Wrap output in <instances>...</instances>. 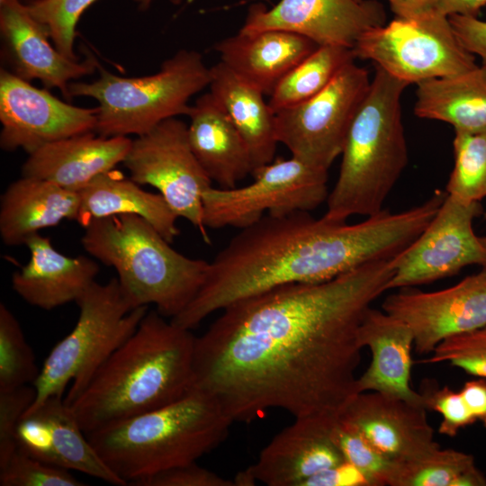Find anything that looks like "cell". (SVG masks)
Instances as JSON below:
<instances>
[{
  "mask_svg": "<svg viewBox=\"0 0 486 486\" xmlns=\"http://www.w3.org/2000/svg\"><path fill=\"white\" fill-rule=\"evenodd\" d=\"M390 260L228 305L195 338L192 389L216 398L233 422H251L271 409L294 418L339 416L358 394V331L389 290Z\"/></svg>",
  "mask_w": 486,
  "mask_h": 486,
  "instance_id": "6da1fadb",
  "label": "cell"
},
{
  "mask_svg": "<svg viewBox=\"0 0 486 486\" xmlns=\"http://www.w3.org/2000/svg\"><path fill=\"white\" fill-rule=\"evenodd\" d=\"M428 220L419 205L400 212L383 209L355 224L305 211L266 214L215 256L198 293L171 320L193 329L238 300L281 285L326 282L366 263L392 259Z\"/></svg>",
  "mask_w": 486,
  "mask_h": 486,
  "instance_id": "7a4b0ae2",
  "label": "cell"
},
{
  "mask_svg": "<svg viewBox=\"0 0 486 486\" xmlns=\"http://www.w3.org/2000/svg\"><path fill=\"white\" fill-rule=\"evenodd\" d=\"M195 338L191 329L148 311L69 404L86 435L186 395L193 384Z\"/></svg>",
  "mask_w": 486,
  "mask_h": 486,
  "instance_id": "3957f363",
  "label": "cell"
},
{
  "mask_svg": "<svg viewBox=\"0 0 486 486\" xmlns=\"http://www.w3.org/2000/svg\"><path fill=\"white\" fill-rule=\"evenodd\" d=\"M232 419L200 390L176 401L86 434L106 465L126 485L195 463L228 436Z\"/></svg>",
  "mask_w": 486,
  "mask_h": 486,
  "instance_id": "277c9868",
  "label": "cell"
},
{
  "mask_svg": "<svg viewBox=\"0 0 486 486\" xmlns=\"http://www.w3.org/2000/svg\"><path fill=\"white\" fill-rule=\"evenodd\" d=\"M408 86L376 67L346 133L339 175L327 199L328 218L346 220L383 210L408 164L400 105Z\"/></svg>",
  "mask_w": 486,
  "mask_h": 486,
  "instance_id": "5b68a950",
  "label": "cell"
},
{
  "mask_svg": "<svg viewBox=\"0 0 486 486\" xmlns=\"http://www.w3.org/2000/svg\"><path fill=\"white\" fill-rule=\"evenodd\" d=\"M81 243L117 273L133 309L155 305L166 318L179 315L202 286L209 262L175 250L150 223L135 214L90 220Z\"/></svg>",
  "mask_w": 486,
  "mask_h": 486,
  "instance_id": "8992f818",
  "label": "cell"
},
{
  "mask_svg": "<svg viewBox=\"0 0 486 486\" xmlns=\"http://www.w3.org/2000/svg\"><path fill=\"white\" fill-rule=\"evenodd\" d=\"M92 82H72L69 99L85 96L99 105L94 131L104 137L141 136L165 120L188 115L189 100L211 82L202 55L180 50L152 75L124 77L99 66Z\"/></svg>",
  "mask_w": 486,
  "mask_h": 486,
  "instance_id": "52a82bcc",
  "label": "cell"
},
{
  "mask_svg": "<svg viewBox=\"0 0 486 486\" xmlns=\"http://www.w3.org/2000/svg\"><path fill=\"white\" fill-rule=\"evenodd\" d=\"M78 320L74 328L57 343L45 358L33 382L34 410L50 397H63L71 404L87 387L112 354L136 330L148 306L133 309L117 278L94 282L76 302ZM25 411V412H26Z\"/></svg>",
  "mask_w": 486,
  "mask_h": 486,
  "instance_id": "ba28073f",
  "label": "cell"
},
{
  "mask_svg": "<svg viewBox=\"0 0 486 486\" xmlns=\"http://www.w3.org/2000/svg\"><path fill=\"white\" fill-rule=\"evenodd\" d=\"M353 51L356 58L374 61L408 85L452 76L478 66L448 17L437 14L421 19L395 17L364 32Z\"/></svg>",
  "mask_w": 486,
  "mask_h": 486,
  "instance_id": "9c48e42d",
  "label": "cell"
},
{
  "mask_svg": "<svg viewBox=\"0 0 486 486\" xmlns=\"http://www.w3.org/2000/svg\"><path fill=\"white\" fill-rule=\"evenodd\" d=\"M254 181L233 188L209 187L202 195L206 228L244 229L266 214L310 212L327 201L328 170L295 157L277 158L256 168Z\"/></svg>",
  "mask_w": 486,
  "mask_h": 486,
  "instance_id": "30bf717a",
  "label": "cell"
},
{
  "mask_svg": "<svg viewBox=\"0 0 486 486\" xmlns=\"http://www.w3.org/2000/svg\"><path fill=\"white\" fill-rule=\"evenodd\" d=\"M369 72L346 65L320 92L275 112V136L292 157L328 170L341 155L352 120L364 98Z\"/></svg>",
  "mask_w": 486,
  "mask_h": 486,
  "instance_id": "8fae6325",
  "label": "cell"
},
{
  "mask_svg": "<svg viewBox=\"0 0 486 486\" xmlns=\"http://www.w3.org/2000/svg\"><path fill=\"white\" fill-rule=\"evenodd\" d=\"M122 163L131 180L155 187L178 218L188 220L210 243L202 195L212 181L192 150L185 122L170 118L138 136Z\"/></svg>",
  "mask_w": 486,
  "mask_h": 486,
  "instance_id": "7c38bea8",
  "label": "cell"
},
{
  "mask_svg": "<svg viewBox=\"0 0 486 486\" xmlns=\"http://www.w3.org/2000/svg\"><path fill=\"white\" fill-rule=\"evenodd\" d=\"M482 212L480 202H463L446 194L422 233L390 260L393 274L389 290L432 283L472 265L486 266V248L472 229Z\"/></svg>",
  "mask_w": 486,
  "mask_h": 486,
  "instance_id": "4fadbf2b",
  "label": "cell"
},
{
  "mask_svg": "<svg viewBox=\"0 0 486 486\" xmlns=\"http://www.w3.org/2000/svg\"><path fill=\"white\" fill-rule=\"evenodd\" d=\"M98 107L75 106L35 87L7 69L0 70V147L31 154L42 146L94 131Z\"/></svg>",
  "mask_w": 486,
  "mask_h": 486,
  "instance_id": "5bb4252c",
  "label": "cell"
},
{
  "mask_svg": "<svg viewBox=\"0 0 486 486\" xmlns=\"http://www.w3.org/2000/svg\"><path fill=\"white\" fill-rule=\"evenodd\" d=\"M403 289L387 296L382 308L411 329L418 355L430 354L449 337L486 326V266L443 290Z\"/></svg>",
  "mask_w": 486,
  "mask_h": 486,
  "instance_id": "9a60e30c",
  "label": "cell"
},
{
  "mask_svg": "<svg viewBox=\"0 0 486 486\" xmlns=\"http://www.w3.org/2000/svg\"><path fill=\"white\" fill-rule=\"evenodd\" d=\"M386 14L377 0H279L272 8L250 5L240 32L283 30L319 46L354 48L365 32L383 25Z\"/></svg>",
  "mask_w": 486,
  "mask_h": 486,
  "instance_id": "2e32d148",
  "label": "cell"
},
{
  "mask_svg": "<svg viewBox=\"0 0 486 486\" xmlns=\"http://www.w3.org/2000/svg\"><path fill=\"white\" fill-rule=\"evenodd\" d=\"M338 416L294 418L263 448L255 464L235 476L237 486H302L309 478L345 462L332 428Z\"/></svg>",
  "mask_w": 486,
  "mask_h": 486,
  "instance_id": "e0dca14e",
  "label": "cell"
},
{
  "mask_svg": "<svg viewBox=\"0 0 486 486\" xmlns=\"http://www.w3.org/2000/svg\"><path fill=\"white\" fill-rule=\"evenodd\" d=\"M16 443L19 450L49 464L126 485L103 461L63 397H50L26 411L17 427Z\"/></svg>",
  "mask_w": 486,
  "mask_h": 486,
  "instance_id": "ac0fdd59",
  "label": "cell"
},
{
  "mask_svg": "<svg viewBox=\"0 0 486 486\" xmlns=\"http://www.w3.org/2000/svg\"><path fill=\"white\" fill-rule=\"evenodd\" d=\"M0 34L10 72L29 82L39 80L47 89L57 88L68 100L69 85L100 66L92 55L84 61L62 55L46 29L19 0H0Z\"/></svg>",
  "mask_w": 486,
  "mask_h": 486,
  "instance_id": "d6986e66",
  "label": "cell"
},
{
  "mask_svg": "<svg viewBox=\"0 0 486 486\" xmlns=\"http://www.w3.org/2000/svg\"><path fill=\"white\" fill-rule=\"evenodd\" d=\"M427 410L398 397L364 392L346 405L338 418L358 430L381 454L400 462L440 446Z\"/></svg>",
  "mask_w": 486,
  "mask_h": 486,
  "instance_id": "ffe728a7",
  "label": "cell"
},
{
  "mask_svg": "<svg viewBox=\"0 0 486 486\" xmlns=\"http://www.w3.org/2000/svg\"><path fill=\"white\" fill-rule=\"evenodd\" d=\"M131 141L122 136H95L93 131L57 140L29 154L22 175L78 193L95 177L122 163Z\"/></svg>",
  "mask_w": 486,
  "mask_h": 486,
  "instance_id": "44dd1931",
  "label": "cell"
},
{
  "mask_svg": "<svg viewBox=\"0 0 486 486\" xmlns=\"http://www.w3.org/2000/svg\"><path fill=\"white\" fill-rule=\"evenodd\" d=\"M30 260L12 275L13 290L27 303L50 310L76 302L95 282L98 264L85 256H68L58 252L49 238L40 233L25 244Z\"/></svg>",
  "mask_w": 486,
  "mask_h": 486,
  "instance_id": "7402d4cb",
  "label": "cell"
},
{
  "mask_svg": "<svg viewBox=\"0 0 486 486\" xmlns=\"http://www.w3.org/2000/svg\"><path fill=\"white\" fill-rule=\"evenodd\" d=\"M362 348L368 347L372 359L357 377V392H378L424 406L420 392L410 385L414 336L401 320L373 307L365 314L359 331Z\"/></svg>",
  "mask_w": 486,
  "mask_h": 486,
  "instance_id": "603a6c76",
  "label": "cell"
},
{
  "mask_svg": "<svg viewBox=\"0 0 486 486\" xmlns=\"http://www.w3.org/2000/svg\"><path fill=\"white\" fill-rule=\"evenodd\" d=\"M319 45L287 31L238 32L214 45L220 61L265 94Z\"/></svg>",
  "mask_w": 486,
  "mask_h": 486,
  "instance_id": "cb8c5ba5",
  "label": "cell"
},
{
  "mask_svg": "<svg viewBox=\"0 0 486 486\" xmlns=\"http://www.w3.org/2000/svg\"><path fill=\"white\" fill-rule=\"evenodd\" d=\"M187 116L192 150L212 182L233 188L252 175L254 166L243 139L210 91L196 99Z\"/></svg>",
  "mask_w": 486,
  "mask_h": 486,
  "instance_id": "d4e9b609",
  "label": "cell"
},
{
  "mask_svg": "<svg viewBox=\"0 0 486 486\" xmlns=\"http://www.w3.org/2000/svg\"><path fill=\"white\" fill-rule=\"evenodd\" d=\"M80 206L77 192L48 180L22 176L0 199V236L4 244H25L40 230L63 220H76Z\"/></svg>",
  "mask_w": 486,
  "mask_h": 486,
  "instance_id": "484cf974",
  "label": "cell"
},
{
  "mask_svg": "<svg viewBox=\"0 0 486 486\" xmlns=\"http://www.w3.org/2000/svg\"><path fill=\"white\" fill-rule=\"evenodd\" d=\"M209 88L243 139L254 170L272 162L278 143L275 113L264 100L265 94L221 61L211 68Z\"/></svg>",
  "mask_w": 486,
  "mask_h": 486,
  "instance_id": "4316f807",
  "label": "cell"
},
{
  "mask_svg": "<svg viewBox=\"0 0 486 486\" xmlns=\"http://www.w3.org/2000/svg\"><path fill=\"white\" fill-rule=\"evenodd\" d=\"M79 193L76 221L85 227L90 220L121 214H135L150 223L168 242L179 235L178 216L160 194L143 190L130 178L111 170L90 182Z\"/></svg>",
  "mask_w": 486,
  "mask_h": 486,
  "instance_id": "83f0119b",
  "label": "cell"
},
{
  "mask_svg": "<svg viewBox=\"0 0 486 486\" xmlns=\"http://www.w3.org/2000/svg\"><path fill=\"white\" fill-rule=\"evenodd\" d=\"M414 113L447 122L454 131H486V65L418 84Z\"/></svg>",
  "mask_w": 486,
  "mask_h": 486,
  "instance_id": "f1b7e54d",
  "label": "cell"
},
{
  "mask_svg": "<svg viewBox=\"0 0 486 486\" xmlns=\"http://www.w3.org/2000/svg\"><path fill=\"white\" fill-rule=\"evenodd\" d=\"M355 58L352 49L318 46L278 82L270 94V108L275 113L308 100L325 88L341 68Z\"/></svg>",
  "mask_w": 486,
  "mask_h": 486,
  "instance_id": "f546056e",
  "label": "cell"
},
{
  "mask_svg": "<svg viewBox=\"0 0 486 486\" xmlns=\"http://www.w3.org/2000/svg\"><path fill=\"white\" fill-rule=\"evenodd\" d=\"M391 486H486V476L472 454L438 446L397 461Z\"/></svg>",
  "mask_w": 486,
  "mask_h": 486,
  "instance_id": "4dcf8cb0",
  "label": "cell"
},
{
  "mask_svg": "<svg viewBox=\"0 0 486 486\" xmlns=\"http://www.w3.org/2000/svg\"><path fill=\"white\" fill-rule=\"evenodd\" d=\"M454 165L446 192L463 202L486 197V131H455L453 141Z\"/></svg>",
  "mask_w": 486,
  "mask_h": 486,
  "instance_id": "1f68e13d",
  "label": "cell"
},
{
  "mask_svg": "<svg viewBox=\"0 0 486 486\" xmlns=\"http://www.w3.org/2000/svg\"><path fill=\"white\" fill-rule=\"evenodd\" d=\"M40 368L22 327L9 308L0 304V392L33 384Z\"/></svg>",
  "mask_w": 486,
  "mask_h": 486,
  "instance_id": "d6a6232c",
  "label": "cell"
},
{
  "mask_svg": "<svg viewBox=\"0 0 486 486\" xmlns=\"http://www.w3.org/2000/svg\"><path fill=\"white\" fill-rule=\"evenodd\" d=\"M332 435L345 461L358 469L372 486H391L397 461L381 454L358 430L338 417L334 422Z\"/></svg>",
  "mask_w": 486,
  "mask_h": 486,
  "instance_id": "836d02e7",
  "label": "cell"
},
{
  "mask_svg": "<svg viewBox=\"0 0 486 486\" xmlns=\"http://www.w3.org/2000/svg\"><path fill=\"white\" fill-rule=\"evenodd\" d=\"M98 0H40L27 5L46 29L55 48L65 57L79 60L75 52L76 26L83 14Z\"/></svg>",
  "mask_w": 486,
  "mask_h": 486,
  "instance_id": "e575fe53",
  "label": "cell"
},
{
  "mask_svg": "<svg viewBox=\"0 0 486 486\" xmlns=\"http://www.w3.org/2000/svg\"><path fill=\"white\" fill-rule=\"evenodd\" d=\"M420 363H448L469 374L486 379V326L446 338Z\"/></svg>",
  "mask_w": 486,
  "mask_h": 486,
  "instance_id": "d590c367",
  "label": "cell"
},
{
  "mask_svg": "<svg viewBox=\"0 0 486 486\" xmlns=\"http://www.w3.org/2000/svg\"><path fill=\"white\" fill-rule=\"evenodd\" d=\"M1 486H83L68 470L35 459L18 448L0 467Z\"/></svg>",
  "mask_w": 486,
  "mask_h": 486,
  "instance_id": "8d00e7d4",
  "label": "cell"
},
{
  "mask_svg": "<svg viewBox=\"0 0 486 486\" xmlns=\"http://www.w3.org/2000/svg\"><path fill=\"white\" fill-rule=\"evenodd\" d=\"M420 393L425 408L441 415L439 434L453 437L460 429L476 422L460 391H454L446 385L433 387L429 383Z\"/></svg>",
  "mask_w": 486,
  "mask_h": 486,
  "instance_id": "74e56055",
  "label": "cell"
},
{
  "mask_svg": "<svg viewBox=\"0 0 486 486\" xmlns=\"http://www.w3.org/2000/svg\"><path fill=\"white\" fill-rule=\"evenodd\" d=\"M35 395L32 384L0 392V467L17 449V427Z\"/></svg>",
  "mask_w": 486,
  "mask_h": 486,
  "instance_id": "f35d334b",
  "label": "cell"
},
{
  "mask_svg": "<svg viewBox=\"0 0 486 486\" xmlns=\"http://www.w3.org/2000/svg\"><path fill=\"white\" fill-rule=\"evenodd\" d=\"M132 486H236L234 480L226 479L212 471L192 463L173 467L137 480Z\"/></svg>",
  "mask_w": 486,
  "mask_h": 486,
  "instance_id": "ab89813d",
  "label": "cell"
},
{
  "mask_svg": "<svg viewBox=\"0 0 486 486\" xmlns=\"http://www.w3.org/2000/svg\"><path fill=\"white\" fill-rule=\"evenodd\" d=\"M452 28L464 47L486 65V22L478 17L451 15Z\"/></svg>",
  "mask_w": 486,
  "mask_h": 486,
  "instance_id": "60d3db41",
  "label": "cell"
},
{
  "mask_svg": "<svg viewBox=\"0 0 486 486\" xmlns=\"http://www.w3.org/2000/svg\"><path fill=\"white\" fill-rule=\"evenodd\" d=\"M302 486H372L354 465L345 461L305 481Z\"/></svg>",
  "mask_w": 486,
  "mask_h": 486,
  "instance_id": "b9f144b4",
  "label": "cell"
},
{
  "mask_svg": "<svg viewBox=\"0 0 486 486\" xmlns=\"http://www.w3.org/2000/svg\"><path fill=\"white\" fill-rule=\"evenodd\" d=\"M460 392L476 422L486 428V379H476L464 382Z\"/></svg>",
  "mask_w": 486,
  "mask_h": 486,
  "instance_id": "7bdbcfd3",
  "label": "cell"
},
{
  "mask_svg": "<svg viewBox=\"0 0 486 486\" xmlns=\"http://www.w3.org/2000/svg\"><path fill=\"white\" fill-rule=\"evenodd\" d=\"M396 17L421 19L436 14L435 0H387Z\"/></svg>",
  "mask_w": 486,
  "mask_h": 486,
  "instance_id": "ee69618b",
  "label": "cell"
},
{
  "mask_svg": "<svg viewBox=\"0 0 486 486\" xmlns=\"http://www.w3.org/2000/svg\"><path fill=\"white\" fill-rule=\"evenodd\" d=\"M486 0H435V12L449 17L463 15L477 17Z\"/></svg>",
  "mask_w": 486,
  "mask_h": 486,
  "instance_id": "f6af8a7d",
  "label": "cell"
},
{
  "mask_svg": "<svg viewBox=\"0 0 486 486\" xmlns=\"http://www.w3.org/2000/svg\"><path fill=\"white\" fill-rule=\"evenodd\" d=\"M154 0H134L137 4L138 8L141 11L148 10ZM172 4H178L182 0H169Z\"/></svg>",
  "mask_w": 486,
  "mask_h": 486,
  "instance_id": "bcb514c9",
  "label": "cell"
},
{
  "mask_svg": "<svg viewBox=\"0 0 486 486\" xmlns=\"http://www.w3.org/2000/svg\"><path fill=\"white\" fill-rule=\"evenodd\" d=\"M19 1L24 4L25 5H30L40 0H19Z\"/></svg>",
  "mask_w": 486,
  "mask_h": 486,
  "instance_id": "7dc6e473",
  "label": "cell"
},
{
  "mask_svg": "<svg viewBox=\"0 0 486 486\" xmlns=\"http://www.w3.org/2000/svg\"><path fill=\"white\" fill-rule=\"evenodd\" d=\"M481 240H482L484 248H486V237H481Z\"/></svg>",
  "mask_w": 486,
  "mask_h": 486,
  "instance_id": "c3c4849f",
  "label": "cell"
},
{
  "mask_svg": "<svg viewBox=\"0 0 486 486\" xmlns=\"http://www.w3.org/2000/svg\"><path fill=\"white\" fill-rule=\"evenodd\" d=\"M485 218H486V213H485Z\"/></svg>",
  "mask_w": 486,
  "mask_h": 486,
  "instance_id": "681fc988",
  "label": "cell"
}]
</instances>
